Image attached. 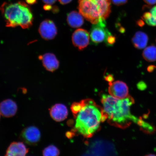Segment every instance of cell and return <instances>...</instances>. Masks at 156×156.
Returning <instances> with one entry per match:
<instances>
[{
  "instance_id": "11",
  "label": "cell",
  "mask_w": 156,
  "mask_h": 156,
  "mask_svg": "<svg viewBox=\"0 0 156 156\" xmlns=\"http://www.w3.org/2000/svg\"><path fill=\"white\" fill-rule=\"evenodd\" d=\"M17 106L16 103L11 99H7L0 103V113L5 118H11L16 114Z\"/></svg>"
},
{
  "instance_id": "8",
  "label": "cell",
  "mask_w": 156,
  "mask_h": 156,
  "mask_svg": "<svg viewBox=\"0 0 156 156\" xmlns=\"http://www.w3.org/2000/svg\"><path fill=\"white\" fill-rule=\"evenodd\" d=\"M108 92L110 95L116 98L123 99L129 95V89L123 82L117 81L109 83Z\"/></svg>"
},
{
  "instance_id": "25",
  "label": "cell",
  "mask_w": 156,
  "mask_h": 156,
  "mask_svg": "<svg viewBox=\"0 0 156 156\" xmlns=\"http://www.w3.org/2000/svg\"><path fill=\"white\" fill-rule=\"evenodd\" d=\"M53 7L51 5L46 4L44 5L43 6V9L45 11H48L52 10Z\"/></svg>"
},
{
  "instance_id": "24",
  "label": "cell",
  "mask_w": 156,
  "mask_h": 156,
  "mask_svg": "<svg viewBox=\"0 0 156 156\" xmlns=\"http://www.w3.org/2000/svg\"><path fill=\"white\" fill-rule=\"evenodd\" d=\"M156 69V66L154 65H150L147 68V71L149 73H152Z\"/></svg>"
},
{
  "instance_id": "20",
  "label": "cell",
  "mask_w": 156,
  "mask_h": 156,
  "mask_svg": "<svg viewBox=\"0 0 156 156\" xmlns=\"http://www.w3.org/2000/svg\"><path fill=\"white\" fill-rule=\"evenodd\" d=\"M116 42V37L112 34L107 38L105 43L108 46H112Z\"/></svg>"
},
{
  "instance_id": "26",
  "label": "cell",
  "mask_w": 156,
  "mask_h": 156,
  "mask_svg": "<svg viewBox=\"0 0 156 156\" xmlns=\"http://www.w3.org/2000/svg\"><path fill=\"white\" fill-rule=\"evenodd\" d=\"M42 1L46 4L52 5L55 3L57 0H42Z\"/></svg>"
},
{
  "instance_id": "22",
  "label": "cell",
  "mask_w": 156,
  "mask_h": 156,
  "mask_svg": "<svg viewBox=\"0 0 156 156\" xmlns=\"http://www.w3.org/2000/svg\"><path fill=\"white\" fill-rule=\"evenodd\" d=\"M128 0H112L114 5L117 6H120L125 4L127 2Z\"/></svg>"
},
{
  "instance_id": "18",
  "label": "cell",
  "mask_w": 156,
  "mask_h": 156,
  "mask_svg": "<svg viewBox=\"0 0 156 156\" xmlns=\"http://www.w3.org/2000/svg\"><path fill=\"white\" fill-rule=\"evenodd\" d=\"M59 154V150L54 145L48 146L42 151V155L44 156H56Z\"/></svg>"
},
{
  "instance_id": "29",
  "label": "cell",
  "mask_w": 156,
  "mask_h": 156,
  "mask_svg": "<svg viewBox=\"0 0 156 156\" xmlns=\"http://www.w3.org/2000/svg\"><path fill=\"white\" fill-rule=\"evenodd\" d=\"M73 0H58L60 3L63 5L67 4L71 2Z\"/></svg>"
},
{
  "instance_id": "5",
  "label": "cell",
  "mask_w": 156,
  "mask_h": 156,
  "mask_svg": "<svg viewBox=\"0 0 156 156\" xmlns=\"http://www.w3.org/2000/svg\"><path fill=\"white\" fill-rule=\"evenodd\" d=\"M106 20L101 21L96 24H93L91 29L90 36L93 44H97L106 42L111 33L106 28Z\"/></svg>"
},
{
  "instance_id": "4",
  "label": "cell",
  "mask_w": 156,
  "mask_h": 156,
  "mask_svg": "<svg viewBox=\"0 0 156 156\" xmlns=\"http://www.w3.org/2000/svg\"><path fill=\"white\" fill-rule=\"evenodd\" d=\"M79 12L87 21L95 24L106 20L111 12V0H79Z\"/></svg>"
},
{
  "instance_id": "9",
  "label": "cell",
  "mask_w": 156,
  "mask_h": 156,
  "mask_svg": "<svg viewBox=\"0 0 156 156\" xmlns=\"http://www.w3.org/2000/svg\"><path fill=\"white\" fill-rule=\"evenodd\" d=\"M73 45L81 51L87 48L89 43V34L85 29H79L73 33L72 38Z\"/></svg>"
},
{
  "instance_id": "16",
  "label": "cell",
  "mask_w": 156,
  "mask_h": 156,
  "mask_svg": "<svg viewBox=\"0 0 156 156\" xmlns=\"http://www.w3.org/2000/svg\"><path fill=\"white\" fill-rule=\"evenodd\" d=\"M142 57L148 62L156 61V47L152 45L146 48L142 54Z\"/></svg>"
},
{
  "instance_id": "6",
  "label": "cell",
  "mask_w": 156,
  "mask_h": 156,
  "mask_svg": "<svg viewBox=\"0 0 156 156\" xmlns=\"http://www.w3.org/2000/svg\"><path fill=\"white\" fill-rule=\"evenodd\" d=\"M20 139L24 143L31 146L37 145L41 138L40 130L34 126H30L25 128L19 136Z\"/></svg>"
},
{
  "instance_id": "3",
  "label": "cell",
  "mask_w": 156,
  "mask_h": 156,
  "mask_svg": "<svg viewBox=\"0 0 156 156\" xmlns=\"http://www.w3.org/2000/svg\"><path fill=\"white\" fill-rule=\"evenodd\" d=\"M6 26L15 28L20 26L24 29L32 26L34 16L30 7L23 1L12 3L5 2L0 7Z\"/></svg>"
},
{
  "instance_id": "21",
  "label": "cell",
  "mask_w": 156,
  "mask_h": 156,
  "mask_svg": "<svg viewBox=\"0 0 156 156\" xmlns=\"http://www.w3.org/2000/svg\"><path fill=\"white\" fill-rule=\"evenodd\" d=\"M137 88L140 90H145L147 88V85L144 81H140L136 85Z\"/></svg>"
},
{
  "instance_id": "28",
  "label": "cell",
  "mask_w": 156,
  "mask_h": 156,
  "mask_svg": "<svg viewBox=\"0 0 156 156\" xmlns=\"http://www.w3.org/2000/svg\"><path fill=\"white\" fill-rule=\"evenodd\" d=\"M136 24H137L138 26L142 27L144 26L145 23H144L143 20L142 19H140L136 21Z\"/></svg>"
},
{
  "instance_id": "27",
  "label": "cell",
  "mask_w": 156,
  "mask_h": 156,
  "mask_svg": "<svg viewBox=\"0 0 156 156\" xmlns=\"http://www.w3.org/2000/svg\"><path fill=\"white\" fill-rule=\"evenodd\" d=\"M105 79L107 81H108L109 83L112 82L114 81V78L113 76L111 75L107 76Z\"/></svg>"
},
{
  "instance_id": "10",
  "label": "cell",
  "mask_w": 156,
  "mask_h": 156,
  "mask_svg": "<svg viewBox=\"0 0 156 156\" xmlns=\"http://www.w3.org/2000/svg\"><path fill=\"white\" fill-rule=\"evenodd\" d=\"M38 58L41 60L44 68L48 71L52 73L59 67V61L53 54L46 53L39 56Z\"/></svg>"
},
{
  "instance_id": "1",
  "label": "cell",
  "mask_w": 156,
  "mask_h": 156,
  "mask_svg": "<svg viewBox=\"0 0 156 156\" xmlns=\"http://www.w3.org/2000/svg\"><path fill=\"white\" fill-rule=\"evenodd\" d=\"M101 103L107 121L111 125L124 129L132 122L137 123L139 118L130 112V107L134 103V99L131 95L119 99L103 94L101 96Z\"/></svg>"
},
{
  "instance_id": "31",
  "label": "cell",
  "mask_w": 156,
  "mask_h": 156,
  "mask_svg": "<svg viewBox=\"0 0 156 156\" xmlns=\"http://www.w3.org/2000/svg\"><path fill=\"white\" fill-rule=\"evenodd\" d=\"M52 12L54 13H57L58 11V7L56 6H55L53 7L52 9Z\"/></svg>"
},
{
  "instance_id": "14",
  "label": "cell",
  "mask_w": 156,
  "mask_h": 156,
  "mask_svg": "<svg viewBox=\"0 0 156 156\" xmlns=\"http://www.w3.org/2000/svg\"><path fill=\"white\" fill-rule=\"evenodd\" d=\"M149 38L145 33L138 31L136 33L132 39L134 46L138 49H142L147 46Z\"/></svg>"
},
{
  "instance_id": "13",
  "label": "cell",
  "mask_w": 156,
  "mask_h": 156,
  "mask_svg": "<svg viewBox=\"0 0 156 156\" xmlns=\"http://www.w3.org/2000/svg\"><path fill=\"white\" fill-rule=\"evenodd\" d=\"M50 115L53 119L57 122H60L67 118L68 111L67 107L62 104H56L49 109Z\"/></svg>"
},
{
  "instance_id": "32",
  "label": "cell",
  "mask_w": 156,
  "mask_h": 156,
  "mask_svg": "<svg viewBox=\"0 0 156 156\" xmlns=\"http://www.w3.org/2000/svg\"><path fill=\"white\" fill-rule=\"evenodd\" d=\"M146 156H156V155H155V154H149L146 155Z\"/></svg>"
},
{
  "instance_id": "12",
  "label": "cell",
  "mask_w": 156,
  "mask_h": 156,
  "mask_svg": "<svg viewBox=\"0 0 156 156\" xmlns=\"http://www.w3.org/2000/svg\"><path fill=\"white\" fill-rule=\"evenodd\" d=\"M28 148L24 143L13 142L10 144L7 149L5 155L7 156H24L28 153Z\"/></svg>"
},
{
  "instance_id": "23",
  "label": "cell",
  "mask_w": 156,
  "mask_h": 156,
  "mask_svg": "<svg viewBox=\"0 0 156 156\" xmlns=\"http://www.w3.org/2000/svg\"><path fill=\"white\" fill-rule=\"evenodd\" d=\"M143 1L149 6L155 5L156 4V0H143Z\"/></svg>"
},
{
  "instance_id": "30",
  "label": "cell",
  "mask_w": 156,
  "mask_h": 156,
  "mask_svg": "<svg viewBox=\"0 0 156 156\" xmlns=\"http://www.w3.org/2000/svg\"><path fill=\"white\" fill-rule=\"evenodd\" d=\"M26 3L30 5H33L37 3V0H25Z\"/></svg>"
},
{
  "instance_id": "15",
  "label": "cell",
  "mask_w": 156,
  "mask_h": 156,
  "mask_svg": "<svg viewBox=\"0 0 156 156\" xmlns=\"http://www.w3.org/2000/svg\"><path fill=\"white\" fill-rule=\"evenodd\" d=\"M83 16L76 11H73L68 13L67 22L69 26L73 28H79L84 23Z\"/></svg>"
},
{
  "instance_id": "19",
  "label": "cell",
  "mask_w": 156,
  "mask_h": 156,
  "mask_svg": "<svg viewBox=\"0 0 156 156\" xmlns=\"http://www.w3.org/2000/svg\"><path fill=\"white\" fill-rule=\"evenodd\" d=\"M150 12L151 15V18L145 21L149 26H156V5L152 8Z\"/></svg>"
},
{
  "instance_id": "17",
  "label": "cell",
  "mask_w": 156,
  "mask_h": 156,
  "mask_svg": "<svg viewBox=\"0 0 156 156\" xmlns=\"http://www.w3.org/2000/svg\"><path fill=\"white\" fill-rule=\"evenodd\" d=\"M136 124L140 127V129L142 131L145 133L153 134L156 132V128L153 125L144 121L141 117L138 119Z\"/></svg>"
},
{
  "instance_id": "34",
  "label": "cell",
  "mask_w": 156,
  "mask_h": 156,
  "mask_svg": "<svg viewBox=\"0 0 156 156\" xmlns=\"http://www.w3.org/2000/svg\"></svg>"
},
{
  "instance_id": "33",
  "label": "cell",
  "mask_w": 156,
  "mask_h": 156,
  "mask_svg": "<svg viewBox=\"0 0 156 156\" xmlns=\"http://www.w3.org/2000/svg\"><path fill=\"white\" fill-rule=\"evenodd\" d=\"M1 113H0V118H1Z\"/></svg>"
},
{
  "instance_id": "7",
  "label": "cell",
  "mask_w": 156,
  "mask_h": 156,
  "mask_svg": "<svg viewBox=\"0 0 156 156\" xmlns=\"http://www.w3.org/2000/svg\"><path fill=\"white\" fill-rule=\"evenodd\" d=\"M38 31L42 38L46 40H52L55 37L58 32L55 24L49 19H46L41 23Z\"/></svg>"
},
{
  "instance_id": "2",
  "label": "cell",
  "mask_w": 156,
  "mask_h": 156,
  "mask_svg": "<svg viewBox=\"0 0 156 156\" xmlns=\"http://www.w3.org/2000/svg\"><path fill=\"white\" fill-rule=\"evenodd\" d=\"M80 102L81 108L74 115L75 124L73 131L84 137L90 138L99 130L101 123L107 120V117L103 108L92 99H83Z\"/></svg>"
}]
</instances>
